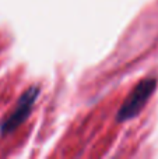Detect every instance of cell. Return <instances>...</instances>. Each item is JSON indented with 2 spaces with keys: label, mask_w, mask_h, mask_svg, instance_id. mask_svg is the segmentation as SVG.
Masks as SVG:
<instances>
[{
  "label": "cell",
  "mask_w": 158,
  "mask_h": 159,
  "mask_svg": "<svg viewBox=\"0 0 158 159\" xmlns=\"http://www.w3.org/2000/svg\"><path fill=\"white\" fill-rule=\"evenodd\" d=\"M157 78L148 77L143 78L136 87L132 89V92L128 95L122 106L119 107L116 113V120L118 121H128L130 119H134L143 109H144L146 103L150 101L153 96L154 91L157 88Z\"/></svg>",
  "instance_id": "obj_1"
},
{
  "label": "cell",
  "mask_w": 158,
  "mask_h": 159,
  "mask_svg": "<svg viewBox=\"0 0 158 159\" xmlns=\"http://www.w3.org/2000/svg\"><path fill=\"white\" fill-rule=\"evenodd\" d=\"M39 92H41V89H39L38 85H31L20 96L11 113L0 123V135H7L10 133L16 131L22 123L27 121V119L30 117L31 112L34 109V105H35L36 99L39 96Z\"/></svg>",
  "instance_id": "obj_2"
}]
</instances>
